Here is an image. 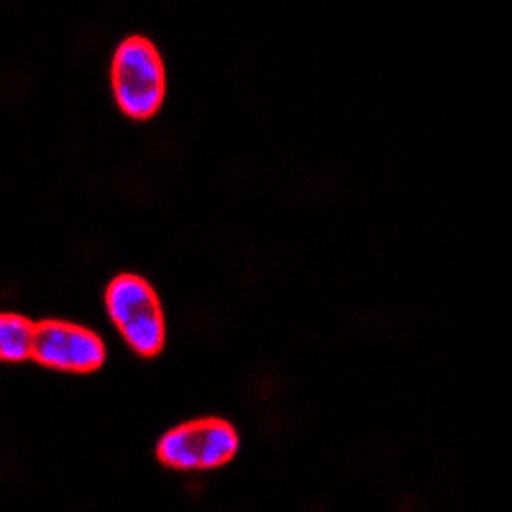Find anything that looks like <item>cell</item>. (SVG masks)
Instances as JSON below:
<instances>
[{"label": "cell", "instance_id": "7a4b0ae2", "mask_svg": "<svg viewBox=\"0 0 512 512\" xmlns=\"http://www.w3.org/2000/svg\"><path fill=\"white\" fill-rule=\"evenodd\" d=\"M105 310L121 338L139 356L162 354L167 344V320L162 300L139 274H118L105 287Z\"/></svg>", "mask_w": 512, "mask_h": 512}, {"label": "cell", "instance_id": "6da1fadb", "mask_svg": "<svg viewBox=\"0 0 512 512\" xmlns=\"http://www.w3.org/2000/svg\"><path fill=\"white\" fill-rule=\"evenodd\" d=\"M111 85L118 108L134 121H149L167 95V70L157 44L144 36H128L111 59Z\"/></svg>", "mask_w": 512, "mask_h": 512}, {"label": "cell", "instance_id": "3957f363", "mask_svg": "<svg viewBox=\"0 0 512 512\" xmlns=\"http://www.w3.org/2000/svg\"><path fill=\"white\" fill-rule=\"evenodd\" d=\"M239 451V433L221 418H200L182 423L159 438L157 456L169 469L198 472L218 469Z\"/></svg>", "mask_w": 512, "mask_h": 512}, {"label": "cell", "instance_id": "277c9868", "mask_svg": "<svg viewBox=\"0 0 512 512\" xmlns=\"http://www.w3.org/2000/svg\"><path fill=\"white\" fill-rule=\"evenodd\" d=\"M103 338L70 320H44L36 323L31 359L41 367L70 374H90L105 364Z\"/></svg>", "mask_w": 512, "mask_h": 512}, {"label": "cell", "instance_id": "5b68a950", "mask_svg": "<svg viewBox=\"0 0 512 512\" xmlns=\"http://www.w3.org/2000/svg\"><path fill=\"white\" fill-rule=\"evenodd\" d=\"M34 331L36 323H31L26 315L0 313V361L18 364V361L31 359Z\"/></svg>", "mask_w": 512, "mask_h": 512}]
</instances>
